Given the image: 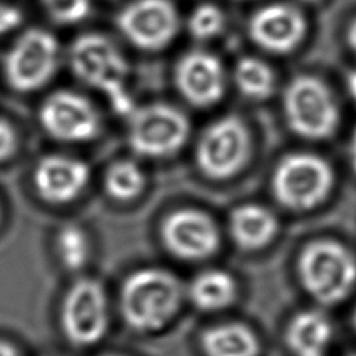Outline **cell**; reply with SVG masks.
Instances as JSON below:
<instances>
[{"label": "cell", "mask_w": 356, "mask_h": 356, "mask_svg": "<svg viewBox=\"0 0 356 356\" xmlns=\"http://www.w3.org/2000/svg\"><path fill=\"white\" fill-rule=\"evenodd\" d=\"M70 65L79 81L108 99L115 113L128 115L135 108L127 89L128 63L107 36L102 33L78 36L70 49Z\"/></svg>", "instance_id": "obj_1"}, {"label": "cell", "mask_w": 356, "mask_h": 356, "mask_svg": "<svg viewBox=\"0 0 356 356\" xmlns=\"http://www.w3.org/2000/svg\"><path fill=\"white\" fill-rule=\"evenodd\" d=\"M181 300L179 281L160 268L135 271L124 281L120 295L125 323L140 332L163 328L178 312Z\"/></svg>", "instance_id": "obj_2"}, {"label": "cell", "mask_w": 356, "mask_h": 356, "mask_svg": "<svg viewBox=\"0 0 356 356\" xmlns=\"http://www.w3.org/2000/svg\"><path fill=\"white\" fill-rule=\"evenodd\" d=\"M298 270L307 293L325 306L342 302L356 285L355 256L332 239L306 245L299 256Z\"/></svg>", "instance_id": "obj_3"}, {"label": "cell", "mask_w": 356, "mask_h": 356, "mask_svg": "<svg viewBox=\"0 0 356 356\" xmlns=\"http://www.w3.org/2000/svg\"><path fill=\"white\" fill-rule=\"evenodd\" d=\"M282 110L289 129L305 139H328L339 125V107L331 89L313 75H298L288 82Z\"/></svg>", "instance_id": "obj_4"}, {"label": "cell", "mask_w": 356, "mask_h": 356, "mask_svg": "<svg viewBox=\"0 0 356 356\" xmlns=\"http://www.w3.org/2000/svg\"><path fill=\"white\" fill-rule=\"evenodd\" d=\"M334 186V171L327 160L313 153H291L280 160L271 189L277 202L291 210H309L327 199Z\"/></svg>", "instance_id": "obj_5"}, {"label": "cell", "mask_w": 356, "mask_h": 356, "mask_svg": "<svg viewBox=\"0 0 356 356\" xmlns=\"http://www.w3.org/2000/svg\"><path fill=\"white\" fill-rule=\"evenodd\" d=\"M189 134L188 117L167 103L135 107L128 114L127 140L132 152L142 157H168L186 143Z\"/></svg>", "instance_id": "obj_6"}, {"label": "cell", "mask_w": 356, "mask_h": 356, "mask_svg": "<svg viewBox=\"0 0 356 356\" xmlns=\"http://www.w3.org/2000/svg\"><path fill=\"white\" fill-rule=\"evenodd\" d=\"M250 152V135L238 115H224L200 134L195 159L203 175L227 179L242 170Z\"/></svg>", "instance_id": "obj_7"}, {"label": "cell", "mask_w": 356, "mask_h": 356, "mask_svg": "<svg viewBox=\"0 0 356 356\" xmlns=\"http://www.w3.org/2000/svg\"><path fill=\"white\" fill-rule=\"evenodd\" d=\"M58 43L47 31L31 28L10 47L4 58V75L18 92H33L44 86L58 65Z\"/></svg>", "instance_id": "obj_8"}, {"label": "cell", "mask_w": 356, "mask_h": 356, "mask_svg": "<svg viewBox=\"0 0 356 356\" xmlns=\"http://www.w3.org/2000/svg\"><path fill=\"white\" fill-rule=\"evenodd\" d=\"M115 25L136 49L159 51L174 40L181 19L170 0H132L117 13Z\"/></svg>", "instance_id": "obj_9"}, {"label": "cell", "mask_w": 356, "mask_h": 356, "mask_svg": "<svg viewBox=\"0 0 356 356\" xmlns=\"http://www.w3.org/2000/svg\"><path fill=\"white\" fill-rule=\"evenodd\" d=\"M108 323L107 300L102 285L90 278L76 281L61 303L60 324L65 338L75 346L97 343Z\"/></svg>", "instance_id": "obj_10"}, {"label": "cell", "mask_w": 356, "mask_h": 356, "mask_svg": "<svg viewBox=\"0 0 356 356\" xmlns=\"http://www.w3.org/2000/svg\"><path fill=\"white\" fill-rule=\"evenodd\" d=\"M39 120L44 131L60 142H86L100 132V115L82 95L71 90L51 93L40 106Z\"/></svg>", "instance_id": "obj_11"}, {"label": "cell", "mask_w": 356, "mask_h": 356, "mask_svg": "<svg viewBox=\"0 0 356 356\" xmlns=\"http://www.w3.org/2000/svg\"><path fill=\"white\" fill-rule=\"evenodd\" d=\"M174 81L189 104L207 108L222 99L227 75L217 56L206 50H189L177 61Z\"/></svg>", "instance_id": "obj_12"}, {"label": "cell", "mask_w": 356, "mask_h": 356, "mask_svg": "<svg viewBox=\"0 0 356 356\" xmlns=\"http://www.w3.org/2000/svg\"><path fill=\"white\" fill-rule=\"evenodd\" d=\"M161 238L172 254L185 260L206 259L220 245L217 225L210 216L196 209L168 214L161 224Z\"/></svg>", "instance_id": "obj_13"}, {"label": "cell", "mask_w": 356, "mask_h": 356, "mask_svg": "<svg viewBox=\"0 0 356 356\" xmlns=\"http://www.w3.org/2000/svg\"><path fill=\"white\" fill-rule=\"evenodd\" d=\"M250 40L260 49L285 54L295 50L306 35V18L288 3H271L256 10L248 24Z\"/></svg>", "instance_id": "obj_14"}, {"label": "cell", "mask_w": 356, "mask_h": 356, "mask_svg": "<svg viewBox=\"0 0 356 356\" xmlns=\"http://www.w3.org/2000/svg\"><path fill=\"white\" fill-rule=\"evenodd\" d=\"M90 177L85 161L68 156L50 154L43 157L33 171L38 195L53 204H64L76 199Z\"/></svg>", "instance_id": "obj_15"}, {"label": "cell", "mask_w": 356, "mask_h": 356, "mask_svg": "<svg viewBox=\"0 0 356 356\" xmlns=\"http://www.w3.org/2000/svg\"><path fill=\"white\" fill-rule=\"evenodd\" d=\"M229 228L238 246L246 250H254L271 242L277 234L278 222L267 207L248 203L232 210Z\"/></svg>", "instance_id": "obj_16"}, {"label": "cell", "mask_w": 356, "mask_h": 356, "mask_svg": "<svg viewBox=\"0 0 356 356\" xmlns=\"http://www.w3.org/2000/svg\"><path fill=\"white\" fill-rule=\"evenodd\" d=\"M332 338V327L318 312L296 314L286 330V343L295 356H324Z\"/></svg>", "instance_id": "obj_17"}, {"label": "cell", "mask_w": 356, "mask_h": 356, "mask_svg": "<svg viewBox=\"0 0 356 356\" xmlns=\"http://www.w3.org/2000/svg\"><path fill=\"white\" fill-rule=\"evenodd\" d=\"M206 356H257L256 334L239 323H225L207 328L200 338Z\"/></svg>", "instance_id": "obj_18"}, {"label": "cell", "mask_w": 356, "mask_h": 356, "mask_svg": "<svg viewBox=\"0 0 356 356\" xmlns=\"http://www.w3.org/2000/svg\"><path fill=\"white\" fill-rule=\"evenodd\" d=\"M192 302L202 310H221L236 298V282L222 270L200 273L189 286Z\"/></svg>", "instance_id": "obj_19"}, {"label": "cell", "mask_w": 356, "mask_h": 356, "mask_svg": "<svg viewBox=\"0 0 356 356\" xmlns=\"http://www.w3.org/2000/svg\"><path fill=\"white\" fill-rule=\"evenodd\" d=\"M234 82L236 89L254 102L270 97L275 88V74L273 68L257 57H242L234 68Z\"/></svg>", "instance_id": "obj_20"}, {"label": "cell", "mask_w": 356, "mask_h": 356, "mask_svg": "<svg viewBox=\"0 0 356 356\" xmlns=\"http://www.w3.org/2000/svg\"><path fill=\"white\" fill-rule=\"evenodd\" d=\"M146 178L140 167L132 160L114 161L106 171L104 189L115 200L127 202L140 195Z\"/></svg>", "instance_id": "obj_21"}, {"label": "cell", "mask_w": 356, "mask_h": 356, "mask_svg": "<svg viewBox=\"0 0 356 356\" xmlns=\"http://www.w3.org/2000/svg\"><path fill=\"white\" fill-rule=\"evenodd\" d=\"M56 253L60 263L70 271L81 270L89 259V239L78 225H64L54 239Z\"/></svg>", "instance_id": "obj_22"}, {"label": "cell", "mask_w": 356, "mask_h": 356, "mask_svg": "<svg viewBox=\"0 0 356 356\" xmlns=\"http://www.w3.org/2000/svg\"><path fill=\"white\" fill-rule=\"evenodd\" d=\"M225 26L222 10L213 3H202L189 14L186 21L188 32L197 40H210L218 36Z\"/></svg>", "instance_id": "obj_23"}, {"label": "cell", "mask_w": 356, "mask_h": 356, "mask_svg": "<svg viewBox=\"0 0 356 356\" xmlns=\"http://www.w3.org/2000/svg\"><path fill=\"white\" fill-rule=\"evenodd\" d=\"M51 19L61 25L83 21L90 13V0H42Z\"/></svg>", "instance_id": "obj_24"}, {"label": "cell", "mask_w": 356, "mask_h": 356, "mask_svg": "<svg viewBox=\"0 0 356 356\" xmlns=\"http://www.w3.org/2000/svg\"><path fill=\"white\" fill-rule=\"evenodd\" d=\"M17 147V134L14 127L0 117V161L11 157Z\"/></svg>", "instance_id": "obj_25"}, {"label": "cell", "mask_w": 356, "mask_h": 356, "mask_svg": "<svg viewBox=\"0 0 356 356\" xmlns=\"http://www.w3.org/2000/svg\"><path fill=\"white\" fill-rule=\"evenodd\" d=\"M22 22V13L11 4L0 3V35L8 33Z\"/></svg>", "instance_id": "obj_26"}, {"label": "cell", "mask_w": 356, "mask_h": 356, "mask_svg": "<svg viewBox=\"0 0 356 356\" xmlns=\"http://www.w3.org/2000/svg\"><path fill=\"white\" fill-rule=\"evenodd\" d=\"M346 42L352 53L356 56V18L349 24L346 31Z\"/></svg>", "instance_id": "obj_27"}, {"label": "cell", "mask_w": 356, "mask_h": 356, "mask_svg": "<svg viewBox=\"0 0 356 356\" xmlns=\"http://www.w3.org/2000/svg\"><path fill=\"white\" fill-rule=\"evenodd\" d=\"M346 90L352 100L356 103V68L346 75Z\"/></svg>", "instance_id": "obj_28"}, {"label": "cell", "mask_w": 356, "mask_h": 356, "mask_svg": "<svg viewBox=\"0 0 356 356\" xmlns=\"http://www.w3.org/2000/svg\"><path fill=\"white\" fill-rule=\"evenodd\" d=\"M0 356H21V352L11 342L0 339Z\"/></svg>", "instance_id": "obj_29"}, {"label": "cell", "mask_w": 356, "mask_h": 356, "mask_svg": "<svg viewBox=\"0 0 356 356\" xmlns=\"http://www.w3.org/2000/svg\"><path fill=\"white\" fill-rule=\"evenodd\" d=\"M349 159H350V165L356 174V127L353 128L352 136H350V143H349Z\"/></svg>", "instance_id": "obj_30"}, {"label": "cell", "mask_w": 356, "mask_h": 356, "mask_svg": "<svg viewBox=\"0 0 356 356\" xmlns=\"http://www.w3.org/2000/svg\"><path fill=\"white\" fill-rule=\"evenodd\" d=\"M300 1H303V3H316L318 0H300Z\"/></svg>", "instance_id": "obj_31"}, {"label": "cell", "mask_w": 356, "mask_h": 356, "mask_svg": "<svg viewBox=\"0 0 356 356\" xmlns=\"http://www.w3.org/2000/svg\"><path fill=\"white\" fill-rule=\"evenodd\" d=\"M353 323H355V327H356V309H355V313H353Z\"/></svg>", "instance_id": "obj_32"}, {"label": "cell", "mask_w": 356, "mask_h": 356, "mask_svg": "<svg viewBox=\"0 0 356 356\" xmlns=\"http://www.w3.org/2000/svg\"><path fill=\"white\" fill-rule=\"evenodd\" d=\"M104 356H121V355H104Z\"/></svg>", "instance_id": "obj_33"}, {"label": "cell", "mask_w": 356, "mask_h": 356, "mask_svg": "<svg viewBox=\"0 0 356 356\" xmlns=\"http://www.w3.org/2000/svg\"><path fill=\"white\" fill-rule=\"evenodd\" d=\"M352 356H356V355H352Z\"/></svg>", "instance_id": "obj_34"}, {"label": "cell", "mask_w": 356, "mask_h": 356, "mask_svg": "<svg viewBox=\"0 0 356 356\" xmlns=\"http://www.w3.org/2000/svg\"><path fill=\"white\" fill-rule=\"evenodd\" d=\"M0 216H1V213H0Z\"/></svg>", "instance_id": "obj_35"}]
</instances>
